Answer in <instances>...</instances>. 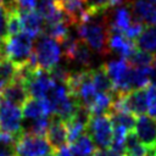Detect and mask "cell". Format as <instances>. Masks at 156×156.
<instances>
[{"mask_svg": "<svg viewBox=\"0 0 156 156\" xmlns=\"http://www.w3.org/2000/svg\"><path fill=\"white\" fill-rule=\"evenodd\" d=\"M77 33L82 41L90 46L94 51L106 55L108 54V22L104 13L90 15L88 20L77 26Z\"/></svg>", "mask_w": 156, "mask_h": 156, "instance_id": "obj_1", "label": "cell"}, {"mask_svg": "<svg viewBox=\"0 0 156 156\" xmlns=\"http://www.w3.org/2000/svg\"><path fill=\"white\" fill-rule=\"evenodd\" d=\"M33 39L26 33L6 35L2 40L4 57L11 61L17 68L26 66L33 52Z\"/></svg>", "mask_w": 156, "mask_h": 156, "instance_id": "obj_2", "label": "cell"}, {"mask_svg": "<svg viewBox=\"0 0 156 156\" xmlns=\"http://www.w3.org/2000/svg\"><path fill=\"white\" fill-rule=\"evenodd\" d=\"M32 55L35 61L37 68L49 72L58 63L61 56L60 45L56 40L51 39L45 33H41L35 40Z\"/></svg>", "mask_w": 156, "mask_h": 156, "instance_id": "obj_3", "label": "cell"}, {"mask_svg": "<svg viewBox=\"0 0 156 156\" xmlns=\"http://www.w3.org/2000/svg\"><path fill=\"white\" fill-rule=\"evenodd\" d=\"M85 133L91 138L96 147L101 150L110 149L113 141V123L110 116H90Z\"/></svg>", "mask_w": 156, "mask_h": 156, "instance_id": "obj_4", "label": "cell"}, {"mask_svg": "<svg viewBox=\"0 0 156 156\" xmlns=\"http://www.w3.org/2000/svg\"><path fill=\"white\" fill-rule=\"evenodd\" d=\"M52 147L45 136H38L28 133H21L13 145L15 156H46L52 154Z\"/></svg>", "mask_w": 156, "mask_h": 156, "instance_id": "obj_5", "label": "cell"}, {"mask_svg": "<svg viewBox=\"0 0 156 156\" xmlns=\"http://www.w3.org/2000/svg\"><path fill=\"white\" fill-rule=\"evenodd\" d=\"M22 111L21 107L0 99V132L13 138L22 133Z\"/></svg>", "mask_w": 156, "mask_h": 156, "instance_id": "obj_6", "label": "cell"}, {"mask_svg": "<svg viewBox=\"0 0 156 156\" xmlns=\"http://www.w3.org/2000/svg\"><path fill=\"white\" fill-rule=\"evenodd\" d=\"M105 69L113 84L115 91L118 94H126L132 90L130 88V65L126 58L111 61L104 65Z\"/></svg>", "mask_w": 156, "mask_h": 156, "instance_id": "obj_7", "label": "cell"}, {"mask_svg": "<svg viewBox=\"0 0 156 156\" xmlns=\"http://www.w3.org/2000/svg\"><path fill=\"white\" fill-rule=\"evenodd\" d=\"M29 98L43 100L48 96L51 88L55 85V82L50 78L49 73L43 69H35L24 83Z\"/></svg>", "mask_w": 156, "mask_h": 156, "instance_id": "obj_8", "label": "cell"}, {"mask_svg": "<svg viewBox=\"0 0 156 156\" xmlns=\"http://www.w3.org/2000/svg\"><path fill=\"white\" fill-rule=\"evenodd\" d=\"M134 134L149 151H152L156 145V117L150 115L138 116L135 119Z\"/></svg>", "mask_w": 156, "mask_h": 156, "instance_id": "obj_9", "label": "cell"}, {"mask_svg": "<svg viewBox=\"0 0 156 156\" xmlns=\"http://www.w3.org/2000/svg\"><path fill=\"white\" fill-rule=\"evenodd\" d=\"M0 99L12 105H16L18 107H22L24 102L29 99V95H28L26 85L18 79H13L11 83L2 87L1 93H0Z\"/></svg>", "mask_w": 156, "mask_h": 156, "instance_id": "obj_10", "label": "cell"}, {"mask_svg": "<svg viewBox=\"0 0 156 156\" xmlns=\"http://www.w3.org/2000/svg\"><path fill=\"white\" fill-rule=\"evenodd\" d=\"M45 138L49 141L52 150H57V149L65 146L67 143L66 123L56 116L50 117V123H49V128H48Z\"/></svg>", "mask_w": 156, "mask_h": 156, "instance_id": "obj_11", "label": "cell"}, {"mask_svg": "<svg viewBox=\"0 0 156 156\" xmlns=\"http://www.w3.org/2000/svg\"><path fill=\"white\" fill-rule=\"evenodd\" d=\"M22 32L29 35L32 39L38 38L44 29V20L37 10L32 11H20Z\"/></svg>", "mask_w": 156, "mask_h": 156, "instance_id": "obj_12", "label": "cell"}, {"mask_svg": "<svg viewBox=\"0 0 156 156\" xmlns=\"http://www.w3.org/2000/svg\"><path fill=\"white\" fill-rule=\"evenodd\" d=\"M21 111H22V116L27 121H34V119L49 117L51 115L50 105L45 99L38 100V99L29 98L22 106Z\"/></svg>", "mask_w": 156, "mask_h": 156, "instance_id": "obj_13", "label": "cell"}, {"mask_svg": "<svg viewBox=\"0 0 156 156\" xmlns=\"http://www.w3.org/2000/svg\"><path fill=\"white\" fill-rule=\"evenodd\" d=\"M129 5L135 21H140L149 26H156V6L145 0H133L129 1Z\"/></svg>", "mask_w": 156, "mask_h": 156, "instance_id": "obj_14", "label": "cell"}, {"mask_svg": "<svg viewBox=\"0 0 156 156\" xmlns=\"http://www.w3.org/2000/svg\"><path fill=\"white\" fill-rule=\"evenodd\" d=\"M108 49L119 52L122 55V58H126L127 60L133 54V51L136 49V45H135L134 41H130V40L126 39L123 34L110 32Z\"/></svg>", "mask_w": 156, "mask_h": 156, "instance_id": "obj_15", "label": "cell"}, {"mask_svg": "<svg viewBox=\"0 0 156 156\" xmlns=\"http://www.w3.org/2000/svg\"><path fill=\"white\" fill-rule=\"evenodd\" d=\"M91 80L93 84L96 89L98 93L100 94H108V95H115V88L113 84L105 69V66L98 67V68H91Z\"/></svg>", "mask_w": 156, "mask_h": 156, "instance_id": "obj_16", "label": "cell"}, {"mask_svg": "<svg viewBox=\"0 0 156 156\" xmlns=\"http://www.w3.org/2000/svg\"><path fill=\"white\" fill-rule=\"evenodd\" d=\"M132 22V13L128 10V7L123 6V7H118L115 11L113 15V20L112 22L108 24L110 32H115V33H119L123 34L130 26Z\"/></svg>", "mask_w": 156, "mask_h": 156, "instance_id": "obj_17", "label": "cell"}, {"mask_svg": "<svg viewBox=\"0 0 156 156\" xmlns=\"http://www.w3.org/2000/svg\"><path fill=\"white\" fill-rule=\"evenodd\" d=\"M127 62L135 68H154L156 62V55L154 52L135 49L133 54L127 58Z\"/></svg>", "mask_w": 156, "mask_h": 156, "instance_id": "obj_18", "label": "cell"}, {"mask_svg": "<svg viewBox=\"0 0 156 156\" xmlns=\"http://www.w3.org/2000/svg\"><path fill=\"white\" fill-rule=\"evenodd\" d=\"M71 151L74 156H94L98 147L95 146L91 138L85 133L77 140L71 143Z\"/></svg>", "mask_w": 156, "mask_h": 156, "instance_id": "obj_19", "label": "cell"}, {"mask_svg": "<svg viewBox=\"0 0 156 156\" xmlns=\"http://www.w3.org/2000/svg\"><path fill=\"white\" fill-rule=\"evenodd\" d=\"M138 49L152 52L156 50V26H146L143 33L135 40Z\"/></svg>", "mask_w": 156, "mask_h": 156, "instance_id": "obj_20", "label": "cell"}, {"mask_svg": "<svg viewBox=\"0 0 156 156\" xmlns=\"http://www.w3.org/2000/svg\"><path fill=\"white\" fill-rule=\"evenodd\" d=\"M124 154L126 156H150L151 151H149L136 138L134 132H129L126 138L124 144Z\"/></svg>", "mask_w": 156, "mask_h": 156, "instance_id": "obj_21", "label": "cell"}, {"mask_svg": "<svg viewBox=\"0 0 156 156\" xmlns=\"http://www.w3.org/2000/svg\"><path fill=\"white\" fill-rule=\"evenodd\" d=\"M49 123H50V117L28 121V123L22 129V132L28 133V134H33V135H38V136H45L48 128H49Z\"/></svg>", "mask_w": 156, "mask_h": 156, "instance_id": "obj_22", "label": "cell"}, {"mask_svg": "<svg viewBox=\"0 0 156 156\" xmlns=\"http://www.w3.org/2000/svg\"><path fill=\"white\" fill-rule=\"evenodd\" d=\"M17 67L5 57L0 58V84L4 87L16 78Z\"/></svg>", "mask_w": 156, "mask_h": 156, "instance_id": "obj_23", "label": "cell"}, {"mask_svg": "<svg viewBox=\"0 0 156 156\" xmlns=\"http://www.w3.org/2000/svg\"><path fill=\"white\" fill-rule=\"evenodd\" d=\"M113 126H119L132 132L135 126V116L128 112H110L108 113Z\"/></svg>", "mask_w": 156, "mask_h": 156, "instance_id": "obj_24", "label": "cell"}, {"mask_svg": "<svg viewBox=\"0 0 156 156\" xmlns=\"http://www.w3.org/2000/svg\"><path fill=\"white\" fill-rule=\"evenodd\" d=\"M73 60L77 61L78 63H80L82 66H85V67H89L91 63V51L88 48V45L84 41H82L80 39H79V43L77 45Z\"/></svg>", "mask_w": 156, "mask_h": 156, "instance_id": "obj_25", "label": "cell"}, {"mask_svg": "<svg viewBox=\"0 0 156 156\" xmlns=\"http://www.w3.org/2000/svg\"><path fill=\"white\" fill-rule=\"evenodd\" d=\"M78 43H79V39L76 38L74 35H72L71 33L60 43L62 46V54L67 60H73Z\"/></svg>", "mask_w": 156, "mask_h": 156, "instance_id": "obj_26", "label": "cell"}, {"mask_svg": "<svg viewBox=\"0 0 156 156\" xmlns=\"http://www.w3.org/2000/svg\"><path fill=\"white\" fill-rule=\"evenodd\" d=\"M146 26H149V24H145V23H143V22H140V21H135V20H134V22L130 23L129 28L123 33V35H124L126 39H128V40L135 43V40H136L138 37L143 33V30L145 29Z\"/></svg>", "mask_w": 156, "mask_h": 156, "instance_id": "obj_27", "label": "cell"}, {"mask_svg": "<svg viewBox=\"0 0 156 156\" xmlns=\"http://www.w3.org/2000/svg\"><path fill=\"white\" fill-rule=\"evenodd\" d=\"M85 2L90 15L104 13L108 7H111L110 0H85Z\"/></svg>", "mask_w": 156, "mask_h": 156, "instance_id": "obj_28", "label": "cell"}, {"mask_svg": "<svg viewBox=\"0 0 156 156\" xmlns=\"http://www.w3.org/2000/svg\"><path fill=\"white\" fill-rule=\"evenodd\" d=\"M146 102L150 116L156 117V85L149 84L146 88Z\"/></svg>", "mask_w": 156, "mask_h": 156, "instance_id": "obj_29", "label": "cell"}, {"mask_svg": "<svg viewBox=\"0 0 156 156\" xmlns=\"http://www.w3.org/2000/svg\"><path fill=\"white\" fill-rule=\"evenodd\" d=\"M94 156H126L122 152H118L113 149H105V150H101V149H98L94 154Z\"/></svg>", "mask_w": 156, "mask_h": 156, "instance_id": "obj_30", "label": "cell"}, {"mask_svg": "<svg viewBox=\"0 0 156 156\" xmlns=\"http://www.w3.org/2000/svg\"><path fill=\"white\" fill-rule=\"evenodd\" d=\"M7 35L6 33V18L2 6L0 7V38H5Z\"/></svg>", "mask_w": 156, "mask_h": 156, "instance_id": "obj_31", "label": "cell"}, {"mask_svg": "<svg viewBox=\"0 0 156 156\" xmlns=\"http://www.w3.org/2000/svg\"><path fill=\"white\" fill-rule=\"evenodd\" d=\"M55 156H74V155L71 151V149L67 145H65V146H62V147H60V149L56 150Z\"/></svg>", "mask_w": 156, "mask_h": 156, "instance_id": "obj_32", "label": "cell"}, {"mask_svg": "<svg viewBox=\"0 0 156 156\" xmlns=\"http://www.w3.org/2000/svg\"><path fill=\"white\" fill-rule=\"evenodd\" d=\"M0 156H15L13 149H7V147L0 146Z\"/></svg>", "mask_w": 156, "mask_h": 156, "instance_id": "obj_33", "label": "cell"}, {"mask_svg": "<svg viewBox=\"0 0 156 156\" xmlns=\"http://www.w3.org/2000/svg\"><path fill=\"white\" fill-rule=\"evenodd\" d=\"M150 82L152 83V85H156V63L152 68V72H151V78H150Z\"/></svg>", "mask_w": 156, "mask_h": 156, "instance_id": "obj_34", "label": "cell"}, {"mask_svg": "<svg viewBox=\"0 0 156 156\" xmlns=\"http://www.w3.org/2000/svg\"><path fill=\"white\" fill-rule=\"evenodd\" d=\"M122 0H110V4H111V7L112 6H116V5H118L119 2H121Z\"/></svg>", "mask_w": 156, "mask_h": 156, "instance_id": "obj_35", "label": "cell"}, {"mask_svg": "<svg viewBox=\"0 0 156 156\" xmlns=\"http://www.w3.org/2000/svg\"><path fill=\"white\" fill-rule=\"evenodd\" d=\"M151 154H152V156H156V145H155V147H154V150L151 151Z\"/></svg>", "mask_w": 156, "mask_h": 156, "instance_id": "obj_36", "label": "cell"}, {"mask_svg": "<svg viewBox=\"0 0 156 156\" xmlns=\"http://www.w3.org/2000/svg\"><path fill=\"white\" fill-rule=\"evenodd\" d=\"M4 5V0H0V7Z\"/></svg>", "mask_w": 156, "mask_h": 156, "instance_id": "obj_37", "label": "cell"}, {"mask_svg": "<svg viewBox=\"0 0 156 156\" xmlns=\"http://www.w3.org/2000/svg\"><path fill=\"white\" fill-rule=\"evenodd\" d=\"M46 156H55V154L52 152V154H49V155H46Z\"/></svg>", "mask_w": 156, "mask_h": 156, "instance_id": "obj_38", "label": "cell"}, {"mask_svg": "<svg viewBox=\"0 0 156 156\" xmlns=\"http://www.w3.org/2000/svg\"><path fill=\"white\" fill-rule=\"evenodd\" d=\"M152 1H155V2H156V0H152Z\"/></svg>", "mask_w": 156, "mask_h": 156, "instance_id": "obj_39", "label": "cell"}, {"mask_svg": "<svg viewBox=\"0 0 156 156\" xmlns=\"http://www.w3.org/2000/svg\"><path fill=\"white\" fill-rule=\"evenodd\" d=\"M150 156H152V154H151V155H150Z\"/></svg>", "mask_w": 156, "mask_h": 156, "instance_id": "obj_40", "label": "cell"}, {"mask_svg": "<svg viewBox=\"0 0 156 156\" xmlns=\"http://www.w3.org/2000/svg\"><path fill=\"white\" fill-rule=\"evenodd\" d=\"M13 1H16V0H13Z\"/></svg>", "mask_w": 156, "mask_h": 156, "instance_id": "obj_41", "label": "cell"}, {"mask_svg": "<svg viewBox=\"0 0 156 156\" xmlns=\"http://www.w3.org/2000/svg\"><path fill=\"white\" fill-rule=\"evenodd\" d=\"M155 63H156V62H155Z\"/></svg>", "mask_w": 156, "mask_h": 156, "instance_id": "obj_42", "label": "cell"}]
</instances>
